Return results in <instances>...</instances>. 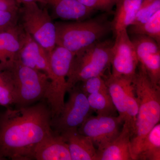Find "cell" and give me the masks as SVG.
<instances>
[{
  "label": "cell",
  "mask_w": 160,
  "mask_h": 160,
  "mask_svg": "<svg viewBox=\"0 0 160 160\" xmlns=\"http://www.w3.org/2000/svg\"><path fill=\"white\" fill-rule=\"evenodd\" d=\"M48 105L8 108L0 115V160H33L35 148L53 132Z\"/></svg>",
  "instance_id": "6da1fadb"
},
{
  "label": "cell",
  "mask_w": 160,
  "mask_h": 160,
  "mask_svg": "<svg viewBox=\"0 0 160 160\" xmlns=\"http://www.w3.org/2000/svg\"><path fill=\"white\" fill-rule=\"evenodd\" d=\"M138 69L133 81L138 110L130 144L132 158L134 160L146 136L160 120V85L152 82L141 63Z\"/></svg>",
  "instance_id": "7a4b0ae2"
},
{
  "label": "cell",
  "mask_w": 160,
  "mask_h": 160,
  "mask_svg": "<svg viewBox=\"0 0 160 160\" xmlns=\"http://www.w3.org/2000/svg\"><path fill=\"white\" fill-rule=\"evenodd\" d=\"M103 16L73 22H57L56 46H62L75 55L108 34L112 23Z\"/></svg>",
  "instance_id": "3957f363"
},
{
  "label": "cell",
  "mask_w": 160,
  "mask_h": 160,
  "mask_svg": "<svg viewBox=\"0 0 160 160\" xmlns=\"http://www.w3.org/2000/svg\"><path fill=\"white\" fill-rule=\"evenodd\" d=\"M113 43L109 40L99 41L75 55L67 77V92L78 83L104 76L111 66Z\"/></svg>",
  "instance_id": "277c9868"
},
{
  "label": "cell",
  "mask_w": 160,
  "mask_h": 160,
  "mask_svg": "<svg viewBox=\"0 0 160 160\" xmlns=\"http://www.w3.org/2000/svg\"><path fill=\"white\" fill-rule=\"evenodd\" d=\"M75 55L62 46H56L49 53L51 75L44 98L51 112L52 119L56 118L65 104L67 78Z\"/></svg>",
  "instance_id": "5b68a950"
},
{
  "label": "cell",
  "mask_w": 160,
  "mask_h": 160,
  "mask_svg": "<svg viewBox=\"0 0 160 160\" xmlns=\"http://www.w3.org/2000/svg\"><path fill=\"white\" fill-rule=\"evenodd\" d=\"M11 72L16 94V107H26L44 99L50 79L46 73L21 64L18 61L7 68Z\"/></svg>",
  "instance_id": "8992f818"
},
{
  "label": "cell",
  "mask_w": 160,
  "mask_h": 160,
  "mask_svg": "<svg viewBox=\"0 0 160 160\" xmlns=\"http://www.w3.org/2000/svg\"><path fill=\"white\" fill-rule=\"evenodd\" d=\"M20 10L22 27L49 53L56 46V30L47 9L38 3L22 5Z\"/></svg>",
  "instance_id": "52a82bcc"
},
{
  "label": "cell",
  "mask_w": 160,
  "mask_h": 160,
  "mask_svg": "<svg viewBox=\"0 0 160 160\" xmlns=\"http://www.w3.org/2000/svg\"><path fill=\"white\" fill-rule=\"evenodd\" d=\"M68 92L69 99L59 115L51 120L52 130L60 135L78 129L90 116L92 111L87 96L79 88L75 86Z\"/></svg>",
  "instance_id": "ba28073f"
},
{
  "label": "cell",
  "mask_w": 160,
  "mask_h": 160,
  "mask_svg": "<svg viewBox=\"0 0 160 160\" xmlns=\"http://www.w3.org/2000/svg\"><path fill=\"white\" fill-rule=\"evenodd\" d=\"M112 51V75L133 77L136 73L139 61L134 46L127 29L115 35Z\"/></svg>",
  "instance_id": "9c48e42d"
},
{
  "label": "cell",
  "mask_w": 160,
  "mask_h": 160,
  "mask_svg": "<svg viewBox=\"0 0 160 160\" xmlns=\"http://www.w3.org/2000/svg\"><path fill=\"white\" fill-rule=\"evenodd\" d=\"M123 124L119 116H89L78 129L81 134L89 138L97 150L103 149L119 134Z\"/></svg>",
  "instance_id": "30bf717a"
},
{
  "label": "cell",
  "mask_w": 160,
  "mask_h": 160,
  "mask_svg": "<svg viewBox=\"0 0 160 160\" xmlns=\"http://www.w3.org/2000/svg\"><path fill=\"white\" fill-rule=\"evenodd\" d=\"M17 61L23 66L46 73L50 79L49 53L26 32Z\"/></svg>",
  "instance_id": "8fae6325"
},
{
  "label": "cell",
  "mask_w": 160,
  "mask_h": 160,
  "mask_svg": "<svg viewBox=\"0 0 160 160\" xmlns=\"http://www.w3.org/2000/svg\"><path fill=\"white\" fill-rule=\"evenodd\" d=\"M25 35L18 25L0 33V69H7L18 61Z\"/></svg>",
  "instance_id": "7c38bea8"
},
{
  "label": "cell",
  "mask_w": 160,
  "mask_h": 160,
  "mask_svg": "<svg viewBox=\"0 0 160 160\" xmlns=\"http://www.w3.org/2000/svg\"><path fill=\"white\" fill-rule=\"evenodd\" d=\"M33 160H71L68 144L62 135L53 132L35 148Z\"/></svg>",
  "instance_id": "4fadbf2b"
},
{
  "label": "cell",
  "mask_w": 160,
  "mask_h": 160,
  "mask_svg": "<svg viewBox=\"0 0 160 160\" xmlns=\"http://www.w3.org/2000/svg\"><path fill=\"white\" fill-rule=\"evenodd\" d=\"M132 133L126 123L119 134L103 149L97 150L96 160H132L130 151Z\"/></svg>",
  "instance_id": "5bb4252c"
},
{
  "label": "cell",
  "mask_w": 160,
  "mask_h": 160,
  "mask_svg": "<svg viewBox=\"0 0 160 160\" xmlns=\"http://www.w3.org/2000/svg\"><path fill=\"white\" fill-rule=\"evenodd\" d=\"M51 8L55 16L65 20L87 19L96 11L87 8L77 0H40V3Z\"/></svg>",
  "instance_id": "9a60e30c"
},
{
  "label": "cell",
  "mask_w": 160,
  "mask_h": 160,
  "mask_svg": "<svg viewBox=\"0 0 160 160\" xmlns=\"http://www.w3.org/2000/svg\"><path fill=\"white\" fill-rule=\"evenodd\" d=\"M68 144L71 160H96L97 149L91 140L77 130L61 134Z\"/></svg>",
  "instance_id": "2e32d148"
},
{
  "label": "cell",
  "mask_w": 160,
  "mask_h": 160,
  "mask_svg": "<svg viewBox=\"0 0 160 160\" xmlns=\"http://www.w3.org/2000/svg\"><path fill=\"white\" fill-rule=\"evenodd\" d=\"M143 0H118L116 4L112 29L115 35L124 29H127L134 22Z\"/></svg>",
  "instance_id": "e0dca14e"
},
{
  "label": "cell",
  "mask_w": 160,
  "mask_h": 160,
  "mask_svg": "<svg viewBox=\"0 0 160 160\" xmlns=\"http://www.w3.org/2000/svg\"><path fill=\"white\" fill-rule=\"evenodd\" d=\"M128 77H115L111 74L105 79L113 105L123 122L126 119V94L125 86Z\"/></svg>",
  "instance_id": "ac0fdd59"
},
{
  "label": "cell",
  "mask_w": 160,
  "mask_h": 160,
  "mask_svg": "<svg viewBox=\"0 0 160 160\" xmlns=\"http://www.w3.org/2000/svg\"><path fill=\"white\" fill-rule=\"evenodd\" d=\"M137 160H160V124L158 123L144 139Z\"/></svg>",
  "instance_id": "d6986e66"
},
{
  "label": "cell",
  "mask_w": 160,
  "mask_h": 160,
  "mask_svg": "<svg viewBox=\"0 0 160 160\" xmlns=\"http://www.w3.org/2000/svg\"><path fill=\"white\" fill-rule=\"evenodd\" d=\"M134 77L127 78L125 86L126 113V119L124 123H126L130 128L132 136L134 133L138 110V98L136 94L133 81Z\"/></svg>",
  "instance_id": "ffe728a7"
},
{
  "label": "cell",
  "mask_w": 160,
  "mask_h": 160,
  "mask_svg": "<svg viewBox=\"0 0 160 160\" xmlns=\"http://www.w3.org/2000/svg\"><path fill=\"white\" fill-rule=\"evenodd\" d=\"M15 87L11 72L0 69V106L9 108L15 106Z\"/></svg>",
  "instance_id": "44dd1931"
},
{
  "label": "cell",
  "mask_w": 160,
  "mask_h": 160,
  "mask_svg": "<svg viewBox=\"0 0 160 160\" xmlns=\"http://www.w3.org/2000/svg\"><path fill=\"white\" fill-rule=\"evenodd\" d=\"M88 102L92 111L97 115L115 116L117 110L108 92H98L87 96Z\"/></svg>",
  "instance_id": "7402d4cb"
},
{
  "label": "cell",
  "mask_w": 160,
  "mask_h": 160,
  "mask_svg": "<svg viewBox=\"0 0 160 160\" xmlns=\"http://www.w3.org/2000/svg\"><path fill=\"white\" fill-rule=\"evenodd\" d=\"M128 28V32L130 34L147 36L154 39L160 45V10L145 22L132 25Z\"/></svg>",
  "instance_id": "603a6c76"
},
{
  "label": "cell",
  "mask_w": 160,
  "mask_h": 160,
  "mask_svg": "<svg viewBox=\"0 0 160 160\" xmlns=\"http://www.w3.org/2000/svg\"><path fill=\"white\" fill-rule=\"evenodd\" d=\"M139 62L152 54L160 52V45L152 38L144 35H133L131 39Z\"/></svg>",
  "instance_id": "cb8c5ba5"
},
{
  "label": "cell",
  "mask_w": 160,
  "mask_h": 160,
  "mask_svg": "<svg viewBox=\"0 0 160 160\" xmlns=\"http://www.w3.org/2000/svg\"><path fill=\"white\" fill-rule=\"evenodd\" d=\"M160 10V0H143L132 25L145 22Z\"/></svg>",
  "instance_id": "d4e9b609"
},
{
  "label": "cell",
  "mask_w": 160,
  "mask_h": 160,
  "mask_svg": "<svg viewBox=\"0 0 160 160\" xmlns=\"http://www.w3.org/2000/svg\"><path fill=\"white\" fill-rule=\"evenodd\" d=\"M80 89L86 96L98 92H108L106 81L103 77L90 78L82 82Z\"/></svg>",
  "instance_id": "484cf974"
},
{
  "label": "cell",
  "mask_w": 160,
  "mask_h": 160,
  "mask_svg": "<svg viewBox=\"0 0 160 160\" xmlns=\"http://www.w3.org/2000/svg\"><path fill=\"white\" fill-rule=\"evenodd\" d=\"M79 2L87 8L95 11L98 10L111 12L118 0H77Z\"/></svg>",
  "instance_id": "4316f807"
},
{
  "label": "cell",
  "mask_w": 160,
  "mask_h": 160,
  "mask_svg": "<svg viewBox=\"0 0 160 160\" xmlns=\"http://www.w3.org/2000/svg\"><path fill=\"white\" fill-rule=\"evenodd\" d=\"M19 10L0 11V33L17 25Z\"/></svg>",
  "instance_id": "83f0119b"
},
{
  "label": "cell",
  "mask_w": 160,
  "mask_h": 160,
  "mask_svg": "<svg viewBox=\"0 0 160 160\" xmlns=\"http://www.w3.org/2000/svg\"><path fill=\"white\" fill-rule=\"evenodd\" d=\"M19 10L15 0H0V11Z\"/></svg>",
  "instance_id": "f1b7e54d"
},
{
  "label": "cell",
  "mask_w": 160,
  "mask_h": 160,
  "mask_svg": "<svg viewBox=\"0 0 160 160\" xmlns=\"http://www.w3.org/2000/svg\"><path fill=\"white\" fill-rule=\"evenodd\" d=\"M15 1L18 5L22 4L24 5L33 2L40 3V0H15Z\"/></svg>",
  "instance_id": "f546056e"
}]
</instances>
